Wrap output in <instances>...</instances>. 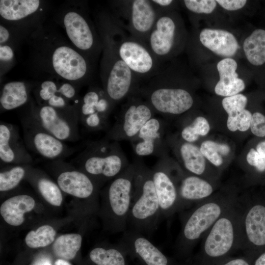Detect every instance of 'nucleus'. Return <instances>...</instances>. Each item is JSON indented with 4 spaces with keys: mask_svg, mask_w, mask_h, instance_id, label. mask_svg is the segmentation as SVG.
<instances>
[{
    "mask_svg": "<svg viewBox=\"0 0 265 265\" xmlns=\"http://www.w3.org/2000/svg\"><path fill=\"white\" fill-rule=\"evenodd\" d=\"M14 57V53L12 48L7 45L0 46V59L1 62L11 61Z\"/></svg>",
    "mask_w": 265,
    "mask_h": 265,
    "instance_id": "obj_47",
    "label": "nucleus"
},
{
    "mask_svg": "<svg viewBox=\"0 0 265 265\" xmlns=\"http://www.w3.org/2000/svg\"><path fill=\"white\" fill-rule=\"evenodd\" d=\"M106 24L120 58L140 81H146L162 69L161 62L144 42L132 36L112 17Z\"/></svg>",
    "mask_w": 265,
    "mask_h": 265,
    "instance_id": "obj_6",
    "label": "nucleus"
},
{
    "mask_svg": "<svg viewBox=\"0 0 265 265\" xmlns=\"http://www.w3.org/2000/svg\"><path fill=\"white\" fill-rule=\"evenodd\" d=\"M54 265H72L70 263L67 261V260L63 259H58L54 263Z\"/></svg>",
    "mask_w": 265,
    "mask_h": 265,
    "instance_id": "obj_53",
    "label": "nucleus"
},
{
    "mask_svg": "<svg viewBox=\"0 0 265 265\" xmlns=\"http://www.w3.org/2000/svg\"><path fill=\"white\" fill-rule=\"evenodd\" d=\"M132 202L128 220L129 229L150 236L158 228L161 218L152 170L139 159H135Z\"/></svg>",
    "mask_w": 265,
    "mask_h": 265,
    "instance_id": "obj_1",
    "label": "nucleus"
},
{
    "mask_svg": "<svg viewBox=\"0 0 265 265\" xmlns=\"http://www.w3.org/2000/svg\"><path fill=\"white\" fill-rule=\"evenodd\" d=\"M58 87L56 83L52 80H47L42 82L36 93L39 105H46L48 101L54 96H62L59 92Z\"/></svg>",
    "mask_w": 265,
    "mask_h": 265,
    "instance_id": "obj_40",
    "label": "nucleus"
},
{
    "mask_svg": "<svg viewBox=\"0 0 265 265\" xmlns=\"http://www.w3.org/2000/svg\"><path fill=\"white\" fill-rule=\"evenodd\" d=\"M151 170L161 218H168L180 212L177 177L174 178L171 174L165 157L160 158Z\"/></svg>",
    "mask_w": 265,
    "mask_h": 265,
    "instance_id": "obj_17",
    "label": "nucleus"
},
{
    "mask_svg": "<svg viewBox=\"0 0 265 265\" xmlns=\"http://www.w3.org/2000/svg\"><path fill=\"white\" fill-rule=\"evenodd\" d=\"M134 167L132 163L113 179L105 196L109 225L112 231L124 232L132 202Z\"/></svg>",
    "mask_w": 265,
    "mask_h": 265,
    "instance_id": "obj_8",
    "label": "nucleus"
},
{
    "mask_svg": "<svg viewBox=\"0 0 265 265\" xmlns=\"http://www.w3.org/2000/svg\"><path fill=\"white\" fill-rule=\"evenodd\" d=\"M82 238L79 234L60 236L54 242L53 250L58 258L65 260L74 259L81 245Z\"/></svg>",
    "mask_w": 265,
    "mask_h": 265,
    "instance_id": "obj_31",
    "label": "nucleus"
},
{
    "mask_svg": "<svg viewBox=\"0 0 265 265\" xmlns=\"http://www.w3.org/2000/svg\"><path fill=\"white\" fill-rule=\"evenodd\" d=\"M45 130L62 141L76 142L80 136L77 106L56 108L32 105L29 112Z\"/></svg>",
    "mask_w": 265,
    "mask_h": 265,
    "instance_id": "obj_10",
    "label": "nucleus"
},
{
    "mask_svg": "<svg viewBox=\"0 0 265 265\" xmlns=\"http://www.w3.org/2000/svg\"><path fill=\"white\" fill-rule=\"evenodd\" d=\"M154 114L151 106L139 95H132L123 105L115 123L105 137L118 142L131 141Z\"/></svg>",
    "mask_w": 265,
    "mask_h": 265,
    "instance_id": "obj_12",
    "label": "nucleus"
},
{
    "mask_svg": "<svg viewBox=\"0 0 265 265\" xmlns=\"http://www.w3.org/2000/svg\"><path fill=\"white\" fill-rule=\"evenodd\" d=\"M179 152L184 166L188 172L200 177L204 174L205 158L198 146L185 141L180 145Z\"/></svg>",
    "mask_w": 265,
    "mask_h": 265,
    "instance_id": "obj_29",
    "label": "nucleus"
},
{
    "mask_svg": "<svg viewBox=\"0 0 265 265\" xmlns=\"http://www.w3.org/2000/svg\"><path fill=\"white\" fill-rule=\"evenodd\" d=\"M176 34L177 24L174 18L166 12L159 13L145 43L161 63L172 53Z\"/></svg>",
    "mask_w": 265,
    "mask_h": 265,
    "instance_id": "obj_18",
    "label": "nucleus"
},
{
    "mask_svg": "<svg viewBox=\"0 0 265 265\" xmlns=\"http://www.w3.org/2000/svg\"><path fill=\"white\" fill-rule=\"evenodd\" d=\"M50 63L53 72L60 78L71 82L87 79L91 68L87 57L71 46L60 45L52 52Z\"/></svg>",
    "mask_w": 265,
    "mask_h": 265,
    "instance_id": "obj_15",
    "label": "nucleus"
},
{
    "mask_svg": "<svg viewBox=\"0 0 265 265\" xmlns=\"http://www.w3.org/2000/svg\"><path fill=\"white\" fill-rule=\"evenodd\" d=\"M219 265H253V261L247 257L229 258Z\"/></svg>",
    "mask_w": 265,
    "mask_h": 265,
    "instance_id": "obj_46",
    "label": "nucleus"
},
{
    "mask_svg": "<svg viewBox=\"0 0 265 265\" xmlns=\"http://www.w3.org/2000/svg\"><path fill=\"white\" fill-rule=\"evenodd\" d=\"M63 25L69 40L85 55H95L103 45L88 19L80 12L70 10L63 17Z\"/></svg>",
    "mask_w": 265,
    "mask_h": 265,
    "instance_id": "obj_16",
    "label": "nucleus"
},
{
    "mask_svg": "<svg viewBox=\"0 0 265 265\" xmlns=\"http://www.w3.org/2000/svg\"><path fill=\"white\" fill-rule=\"evenodd\" d=\"M28 98V89L24 82L14 81L5 83L0 93V112L23 106L27 103Z\"/></svg>",
    "mask_w": 265,
    "mask_h": 265,
    "instance_id": "obj_28",
    "label": "nucleus"
},
{
    "mask_svg": "<svg viewBox=\"0 0 265 265\" xmlns=\"http://www.w3.org/2000/svg\"><path fill=\"white\" fill-rule=\"evenodd\" d=\"M72 160L96 183L114 179L130 164L118 142L105 137L87 144Z\"/></svg>",
    "mask_w": 265,
    "mask_h": 265,
    "instance_id": "obj_4",
    "label": "nucleus"
},
{
    "mask_svg": "<svg viewBox=\"0 0 265 265\" xmlns=\"http://www.w3.org/2000/svg\"><path fill=\"white\" fill-rule=\"evenodd\" d=\"M253 134L259 137L265 136V116L260 112H255L250 128Z\"/></svg>",
    "mask_w": 265,
    "mask_h": 265,
    "instance_id": "obj_42",
    "label": "nucleus"
},
{
    "mask_svg": "<svg viewBox=\"0 0 265 265\" xmlns=\"http://www.w3.org/2000/svg\"><path fill=\"white\" fill-rule=\"evenodd\" d=\"M29 164L16 165L0 173V191H7L18 186L26 176Z\"/></svg>",
    "mask_w": 265,
    "mask_h": 265,
    "instance_id": "obj_33",
    "label": "nucleus"
},
{
    "mask_svg": "<svg viewBox=\"0 0 265 265\" xmlns=\"http://www.w3.org/2000/svg\"><path fill=\"white\" fill-rule=\"evenodd\" d=\"M241 200H237L202 238L199 265H219L240 249Z\"/></svg>",
    "mask_w": 265,
    "mask_h": 265,
    "instance_id": "obj_2",
    "label": "nucleus"
},
{
    "mask_svg": "<svg viewBox=\"0 0 265 265\" xmlns=\"http://www.w3.org/2000/svg\"><path fill=\"white\" fill-rule=\"evenodd\" d=\"M237 199L232 195L212 196L183 212L181 229L175 243L179 251L190 252Z\"/></svg>",
    "mask_w": 265,
    "mask_h": 265,
    "instance_id": "obj_3",
    "label": "nucleus"
},
{
    "mask_svg": "<svg viewBox=\"0 0 265 265\" xmlns=\"http://www.w3.org/2000/svg\"><path fill=\"white\" fill-rule=\"evenodd\" d=\"M114 107L103 89L91 88L77 106L80 123L89 131L103 130Z\"/></svg>",
    "mask_w": 265,
    "mask_h": 265,
    "instance_id": "obj_14",
    "label": "nucleus"
},
{
    "mask_svg": "<svg viewBox=\"0 0 265 265\" xmlns=\"http://www.w3.org/2000/svg\"><path fill=\"white\" fill-rule=\"evenodd\" d=\"M252 118L251 113L246 109L238 113L228 115L227 128L231 132L237 130L240 132L246 131L250 128Z\"/></svg>",
    "mask_w": 265,
    "mask_h": 265,
    "instance_id": "obj_38",
    "label": "nucleus"
},
{
    "mask_svg": "<svg viewBox=\"0 0 265 265\" xmlns=\"http://www.w3.org/2000/svg\"><path fill=\"white\" fill-rule=\"evenodd\" d=\"M31 265H52V264L50 258L42 256L36 259Z\"/></svg>",
    "mask_w": 265,
    "mask_h": 265,
    "instance_id": "obj_50",
    "label": "nucleus"
},
{
    "mask_svg": "<svg viewBox=\"0 0 265 265\" xmlns=\"http://www.w3.org/2000/svg\"><path fill=\"white\" fill-rule=\"evenodd\" d=\"M256 150L265 160V141H261L257 144Z\"/></svg>",
    "mask_w": 265,
    "mask_h": 265,
    "instance_id": "obj_52",
    "label": "nucleus"
},
{
    "mask_svg": "<svg viewBox=\"0 0 265 265\" xmlns=\"http://www.w3.org/2000/svg\"><path fill=\"white\" fill-rule=\"evenodd\" d=\"M40 4L38 0H1L0 15L6 21H19L35 13Z\"/></svg>",
    "mask_w": 265,
    "mask_h": 265,
    "instance_id": "obj_27",
    "label": "nucleus"
},
{
    "mask_svg": "<svg viewBox=\"0 0 265 265\" xmlns=\"http://www.w3.org/2000/svg\"><path fill=\"white\" fill-rule=\"evenodd\" d=\"M199 40L210 51L226 58L234 56L238 48L235 36L225 30L204 28L200 33Z\"/></svg>",
    "mask_w": 265,
    "mask_h": 265,
    "instance_id": "obj_24",
    "label": "nucleus"
},
{
    "mask_svg": "<svg viewBox=\"0 0 265 265\" xmlns=\"http://www.w3.org/2000/svg\"><path fill=\"white\" fill-rule=\"evenodd\" d=\"M253 265H265V250L255 259Z\"/></svg>",
    "mask_w": 265,
    "mask_h": 265,
    "instance_id": "obj_51",
    "label": "nucleus"
},
{
    "mask_svg": "<svg viewBox=\"0 0 265 265\" xmlns=\"http://www.w3.org/2000/svg\"><path fill=\"white\" fill-rule=\"evenodd\" d=\"M156 9L159 13L166 12V8L173 3L172 0H151Z\"/></svg>",
    "mask_w": 265,
    "mask_h": 265,
    "instance_id": "obj_48",
    "label": "nucleus"
},
{
    "mask_svg": "<svg viewBox=\"0 0 265 265\" xmlns=\"http://www.w3.org/2000/svg\"><path fill=\"white\" fill-rule=\"evenodd\" d=\"M122 249L120 244L118 248L97 247L90 251L89 258L96 265H126Z\"/></svg>",
    "mask_w": 265,
    "mask_h": 265,
    "instance_id": "obj_32",
    "label": "nucleus"
},
{
    "mask_svg": "<svg viewBox=\"0 0 265 265\" xmlns=\"http://www.w3.org/2000/svg\"><path fill=\"white\" fill-rule=\"evenodd\" d=\"M34 206L35 201L31 196L26 194L16 195L1 204L0 213L6 222L17 226L23 223L25 213L30 212Z\"/></svg>",
    "mask_w": 265,
    "mask_h": 265,
    "instance_id": "obj_26",
    "label": "nucleus"
},
{
    "mask_svg": "<svg viewBox=\"0 0 265 265\" xmlns=\"http://www.w3.org/2000/svg\"><path fill=\"white\" fill-rule=\"evenodd\" d=\"M238 64L232 58H225L217 64L219 80L214 88L215 93L221 96L230 97L239 94L245 88L243 80L236 72Z\"/></svg>",
    "mask_w": 265,
    "mask_h": 265,
    "instance_id": "obj_25",
    "label": "nucleus"
},
{
    "mask_svg": "<svg viewBox=\"0 0 265 265\" xmlns=\"http://www.w3.org/2000/svg\"><path fill=\"white\" fill-rule=\"evenodd\" d=\"M10 33L8 29L2 25L0 26V43L3 45L9 39Z\"/></svg>",
    "mask_w": 265,
    "mask_h": 265,
    "instance_id": "obj_49",
    "label": "nucleus"
},
{
    "mask_svg": "<svg viewBox=\"0 0 265 265\" xmlns=\"http://www.w3.org/2000/svg\"><path fill=\"white\" fill-rule=\"evenodd\" d=\"M36 186L42 197L50 204L59 206L62 201L61 189L49 179L40 176L36 180Z\"/></svg>",
    "mask_w": 265,
    "mask_h": 265,
    "instance_id": "obj_36",
    "label": "nucleus"
},
{
    "mask_svg": "<svg viewBox=\"0 0 265 265\" xmlns=\"http://www.w3.org/2000/svg\"><path fill=\"white\" fill-rule=\"evenodd\" d=\"M163 132L162 121L153 116L130 141L135 154L139 157H165Z\"/></svg>",
    "mask_w": 265,
    "mask_h": 265,
    "instance_id": "obj_19",
    "label": "nucleus"
},
{
    "mask_svg": "<svg viewBox=\"0 0 265 265\" xmlns=\"http://www.w3.org/2000/svg\"><path fill=\"white\" fill-rule=\"evenodd\" d=\"M248 163L254 167L258 173L265 172V160L262 156L254 148H251L246 156Z\"/></svg>",
    "mask_w": 265,
    "mask_h": 265,
    "instance_id": "obj_43",
    "label": "nucleus"
},
{
    "mask_svg": "<svg viewBox=\"0 0 265 265\" xmlns=\"http://www.w3.org/2000/svg\"><path fill=\"white\" fill-rule=\"evenodd\" d=\"M0 159L6 164H29L33 159L16 126L0 123Z\"/></svg>",
    "mask_w": 265,
    "mask_h": 265,
    "instance_id": "obj_20",
    "label": "nucleus"
},
{
    "mask_svg": "<svg viewBox=\"0 0 265 265\" xmlns=\"http://www.w3.org/2000/svg\"><path fill=\"white\" fill-rule=\"evenodd\" d=\"M243 48L250 63L256 66L263 65L265 62V30L253 31L245 39Z\"/></svg>",
    "mask_w": 265,
    "mask_h": 265,
    "instance_id": "obj_30",
    "label": "nucleus"
},
{
    "mask_svg": "<svg viewBox=\"0 0 265 265\" xmlns=\"http://www.w3.org/2000/svg\"><path fill=\"white\" fill-rule=\"evenodd\" d=\"M119 243L125 250L137 256L146 265H169L168 259L143 234L127 230Z\"/></svg>",
    "mask_w": 265,
    "mask_h": 265,
    "instance_id": "obj_22",
    "label": "nucleus"
},
{
    "mask_svg": "<svg viewBox=\"0 0 265 265\" xmlns=\"http://www.w3.org/2000/svg\"><path fill=\"white\" fill-rule=\"evenodd\" d=\"M115 3V20L132 36L145 43L158 15L151 0H121Z\"/></svg>",
    "mask_w": 265,
    "mask_h": 265,
    "instance_id": "obj_11",
    "label": "nucleus"
},
{
    "mask_svg": "<svg viewBox=\"0 0 265 265\" xmlns=\"http://www.w3.org/2000/svg\"><path fill=\"white\" fill-rule=\"evenodd\" d=\"M105 29L102 64L103 89L115 106L136 93L141 81L120 58L109 31L106 26Z\"/></svg>",
    "mask_w": 265,
    "mask_h": 265,
    "instance_id": "obj_5",
    "label": "nucleus"
},
{
    "mask_svg": "<svg viewBox=\"0 0 265 265\" xmlns=\"http://www.w3.org/2000/svg\"><path fill=\"white\" fill-rule=\"evenodd\" d=\"M177 182L180 212L212 196L214 188L211 183L193 174L179 177Z\"/></svg>",
    "mask_w": 265,
    "mask_h": 265,
    "instance_id": "obj_23",
    "label": "nucleus"
},
{
    "mask_svg": "<svg viewBox=\"0 0 265 265\" xmlns=\"http://www.w3.org/2000/svg\"><path fill=\"white\" fill-rule=\"evenodd\" d=\"M200 150L205 158L216 166H221L223 162V156L230 152V147L227 144L212 140L203 142Z\"/></svg>",
    "mask_w": 265,
    "mask_h": 265,
    "instance_id": "obj_34",
    "label": "nucleus"
},
{
    "mask_svg": "<svg viewBox=\"0 0 265 265\" xmlns=\"http://www.w3.org/2000/svg\"><path fill=\"white\" fill-rule=\"evenodd\" d=\"M241 202L239 249L254 262L265 250V198Z\"/></svg>",
    "mask_w": 265,
    "mask_h": 265,
    "instance_id": "obj_9",
    "label": "nucleus"
},
{
    "mask_svg": "<svg viewBox=\"0 0 265 265\" xmlns=\"http://www.w3.org/2000/svg\"><path fill=\"white\" fill-rule=\"evenodd\" d=\"M186 8L194 13L210 14L216 6V1L213 0H185Z\"/></svg>",
    "mask_w": 265,
    "mask_h": 265,
    "instance_id": "obj_41",
    "label": "nucleus"
},
{
    "mask_svg": "<svg viewBox=\"0 0 265 265\" xmlns=\"http://www.w3.org/2000/svg\"><path fill=\"white\" fill-rule=\"evenodd\" d=\"M210 130L207 120L203 116L197 117L189 125L184 127L181 132V137L189 143L197 141L200 136H205Z\"/></svg>",
    "mask_w": 265,
    "mask_h": 265,
    "instance_id": "obj_37",
    "label": "nucleus"
},
{
    "mask_svg": "<svg viewBox=\"0 0 265 265\" xmlns=\"http://www.w3.org/2000/svg\"><path fill=\"white\" fill-rule=\"evenodd\" d=\"M58 160L63 169L57 176V184L61 190L79 198L93 197L97 191V183L83 171L71 168L64 160Z\"/></svg>",
    "mask_w": 265,
    "mask_h": 265,
    "instance_id": "obj_21",
    "label": "nucleus"
},
{
    "mask_svg": "<svg viewBox=\"0 0 265 265\" xmlns=\"http://www.w3.org/2000/svg\"><path fill=\"white\" fill-rule=\"evenodd\" d=\"M141 84L137 94L151 106L155 113L163 115L183 114L192 106L193 99L189 91L169 85L159 72Z\"/></svg>",
    "mask_w": 265,
    "mask_h": 265,
    "instance_id": "obj_7",
    "label": "nucleus"
},
{
    "mask_svg": "<svg viewBox=\"0 0 265 265\" xmlns=\"http://www.w3.org/2000/svg\"><path fill=\"white\" fill-rule=\"evenodd\" d=\"M56 232L50 225H43L36 231H30L26 236L25 241L30 248L43 247L51 244L54 240Z\"/></svg>",
    "mask_w": 265,
    "mask_h": 265,
    "instance_id": "obj_35",
    "label": "nucleus"
},
{
    "mask_svg": "<svg viewBox=\"0 0 265 265\" xmlns=\"http://www.w3.org/2000/svg\"><path fill=\"white\" fill-rule=\"evenodd\" d=\"M59 92L68 101L72 100L77 96L75 87L70 83L65 82L59 86Z\"/></svg>",
    "mask_w": 265,
    "mask_h": 265,
    "instance_id": "obj_45",
    "label": "nucleus"
},
{
    "mask_svg": "<svg viewBox=\"0 0 265 265\" xmlns=\"http://www.w3.org/2000/svg\"><path fill=\"white\" fill-rule=\"evenodd\" d=\"M21 121L27 150L52 161L63 160L74 153L73 148L45 130L29 113Z\"/></svg>",
    "mask_w": 265,
    "mask_h": 265,
    "instance_id": "obj_13",
    "label": "nucleus"
},
{
    "mask_svg": "<svg viewBox=\"0 0 265 265\" xmlns=\"http://www.w3.org/2000/svg\"><path fill=\"white\" fill-rule=\"evenodd\" d=\"M247 103V97L242 94L225 97L222 105L228 115L240 112L245 109Z\"/></svg>",
    "mask_w": 265,
    "mask_h": 265,
    "instance_id": "obj_39",
    "label": "nucleus"
},
{
    "mask_svg": "<svg viewBox=\"0 0 265 265\" xmlns=\"http://www.w3.org/2000/svg\"><path fill=\"white\" fill-rule=\"evenodd\" d=\"M216 1L223 8L229 11L241 9L247 2L245 0H217Z\"/></svg>",
    "mask_w": 265,
    "mask_h": 265,
    "instance_id": "obj_44",
    "label": "nucleus"
}]
</instances>
